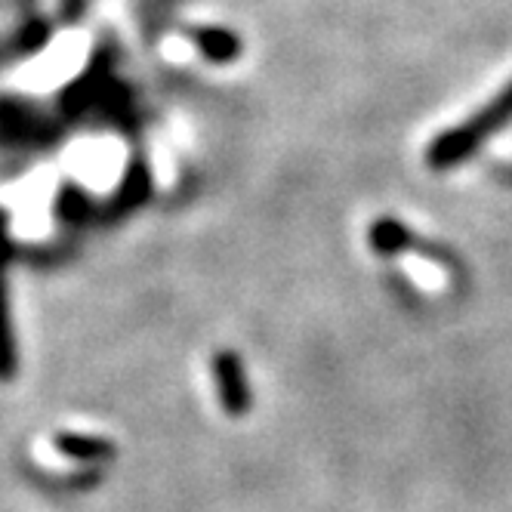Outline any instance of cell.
<instances>
[{
	"label": "cell",
	"mask_w": 512,
	"mask_h": 512,
	"mask_svg": "<svg viewBox=\"0 0 512 512\" xmlns=\"http://www.w3.org/2000/svg\"><path fill=\"white\" fill-rule=\"evenodd\" d=\"M512 121V81L472 118H466L463 124H457L454 130L442 133L432 145H429V167L432 170H451L457 164H463L466 158H472L482 145L500 133L506 124Z\"/></svg>",
	"instance_id": "cell-1"
},
{
	"label": "cell",
	"mask_w": 512,
	"mask_h": 512,
	"mask_svg": "<svg viewBox=\"0 0 512 512\" xmlns=\"http://www.w3.org/2000/svg\"><path fill=\"white\" fill-rule=\"evenodd\" d=\"M213 383H216L219 405H223L226 414L241 417L250 408L247 377H244V368H241V358L235 352H216V358H213Z\"/></svg>",
	"instance_id": "cell-2"
},
{
	"label": "cell",
	"mask_w": 512,
	"mask_h": 512,
	"mask_svg": "<svg viewBox=\"0 0 512 512\" xmlns=\"http://www.w3.org/2000/svg\"><path fill=\"white\" fill-rule=\"evenodd\" d=\"M16 334L10 321V300H7V238L4 226H0V383L13 380L16 374Z\"/></svg>",
	"instance_id": "cell-3"
},
{
	"label": "cell",
	"mask_w": 512,
	"mask_h": 512,
	"mask_svg": "<svg viewBox=\"0 0 512 512\" xmlns=\"http://www.w3.org/2000/svg\"><path fill=\"white\" fill-rule=\"evenodd\" d=\"M59 451L71 454V457H81V460H99V457H112V442H105V438H96V435H59L56 438Z\"/></svg>",
	"instance_id": "cell-4"
},
{
	"label": "cell",
	"mask_w": 512,
	"mask_h": 512,
	"mask_svg": "<svg viewBox=\"0 0 512 512\" xmlns=\"http://www.w3.org/2000/svg\"><path fill=\"white\" fill-rule=\"evenodd\" d=\"M195 44L201 47V53H207L210 59L216 62H226V59H235L238 53V38L223 28H201L195 31Z\"/></svg>",
	"instance_id": "cell-5"
},
{
	"label": "cell",
	"mask_w": 512,
	"mask_h": 512,
	"mask_svg": "<svg viewBox=\"0 0 512 512\" xmlns=\"http://www.w3.org/2000/svg\"><path fill=\"white\" fill-rule=\"evenodd\" d=\"M411 232L395 223V219H380V223L371 229V244L380 250V253H395V250H405L411 244Z\"/></svg>",
	"instance_id": "cell-6"
}]
</instances>
